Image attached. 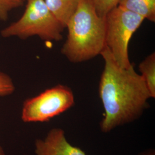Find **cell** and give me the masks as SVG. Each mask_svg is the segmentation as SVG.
Segmentation results:
<instances>
[{
	"instance_id": "cell-1",
	"label": "cell",
	"mask_w": 155,
	"mask_h": 155,
	"mask_svg": "<svg viewBox=\"0 0 155 155\" xmlns=\"http://www.w3.org/2000/svg\"><path fill=\"white\" fill-rule=\"evenodd\" d=\"M105 67L99 85V94L105 110L101 130L109 133L116 127L138 119L151 98L143 78L133 65L124 68L114 61L105 47L101 53Z\"/></svg>"
},
{
	"instance_id": "cell-2",
	"label": "cell",
	"mask_w": 155,
	"mask_h": 155,
	"mask_svg": "<svg viewBox=\"0 0 155 155\" xmlns=\"http://www.w3.org/2000/svg\"><path fill=\"white\" fill-rule=\"evenodd\" d=\"M66 28L68 35L61 53L71 62L89 61L106 47L105 19L98 15L91 0H81Z\"/></svg>"
},
{
	"instance_id": "cell-3",
	"label": "cell",
	"mask_w": 155,
	"mask_h": 155,
	"mask_svg": "<svg viewBox=\"0 0 155 155\" xmlns=\"http://www.w3.org/2000/svg\"><path fill=\"white\" fill-rule=\"evenodd\" d=\"M64 28L50 11L45 0H27L22 16L4 28L1 35L21 39L38 36L45 41H60Z\"/></svg>"
},
{
	"instance_id": "cell-4",
	"label": "cell",
	"mask_w": 155,
	"mask_h": 155,
	"mask_svg": "<svg viewBox=\"0 0 155 155\" xmlns=\"http://www.w3.org/2000/svg\"><path fill=\"white\" fill-rule=\"evenodd\" d=\"M105 19L106 47L119 66L129 68L132 64L128 55L129 43L145 19L119 6L112 9Z\"/></svg>"
},
{
	"instance_id": "cell-5",
	"label": "cell",
	"mask_w": 155,
	"mask_h": 155,
	"mask_svg": "<svg viewBox=\"0 0 155 155\" xmlns=\"http://www.w3.org/2000/svg\"><path fill=\"white\" fill-rule=\"evenodd\" d=\"M72 90L58 84L25 100L22 105L21 118L25 123L45 122L59 116L74 105Z\"/></svg>"
},
{
	"instance_id": "cell-6",
	"label": "cell",
	"mask_w": 155,
	"mask_h": 155,
	"mask_svg": "<svg viewBox=\"0 0 155 155\" xmlns=\"http://www.w3.org/2000/svg\"><path fill=\"white\" fill-rule=\"evenodd\" d=\"M35 155H86L79 147L68 143L64 131L60 127L51 129L43 139L35 143Z\"/></svg>"
},
{
	"instance_id": "cell-7",
	"label": "cell",
	"mask_w": 155,
	"mask_h": 155,
	"mask_svg": "<svg viewBox=\"0 0 155 155\" xmlns=\"http://www.w3.org/2000/svg\"><path fill=\"white\" fill-rule=\"evenodd\" d=\"M80 1L81 0H45L50 11L64 28L77 11Z\"/></svg>"
},
{
	"instance_id": "cell-8",
	"label": "cell",
	"mask_w": 155,
	"mask_h": 155,
	"mask_svg": "<svg viewBox=\"0 0 155 155\" xmlns=\"http://www.w3.org/2000/svg\"><path fill=\"white\" fill-rule=\"evenodd\" d=\"M118 6L144 19L155 21V0H120Z\"/></svg>"
},
{
	"instance_id": "cell-9",
	"label": "cell",
	"mask_w": 155,
	"mask_h": 155,
	"mask_svg": "<svg viewBox=\"0 0 155 155\" xmlns=\"http://www.w3.org/2000/svg\"><path fill=\"white\" fill-rule=\"evenodd\" d=\"M146 86L150 92L151 98L155 97V54L152 53L147 56L139 65Z\"/></svg>"
},
{
	"instance_id": "cell-10",
	"label": "cell",
	"mask_w": 155,
	"mask_h": 155,
	"mask_svg": "<svg viewBox=\"0 0 155 155\" xmlns=\"http://www.w3.org/2000/svg\"><path fill=\"white\" fill-rule=\"evenodd\" d=\"M120 0H91L98 15L105 18L112 9L118 5Z\"/></svg>"
},
{
	"instance_id": "cell-11",
	"label": "cell",
	"mask_w": 155,
	"mask_h": 155,
	"mask_svg": "<svg viewBox=\"0 0 155 155\" xmlns=\"http://www.w3.org/2000/svg\"><path fill=\"white\" fill-rule=\"evenodd\" d=\"M25 0H0V20L6 21L10 12L23 5Z\"/></svg>"
},
{
	"instance_id": "cell-12",
	"label": "cell",
	"mask_w": 155,
	"mask_h": 155,
	"mask_svg": "<svg viewBox=\"0 0 155 155\" xmlns=\"http://www.w3.org/2000/svg\"><path fill=\"white\" fill-rule=\"evenodd\" d=\"M15 91V85L11 77L0 71V97L11 95Z\"/></svg>"
},
{
	"instance_id": "cell-13",
	"label": "cell",
	"mask_w": 155,
	"mask_h": 155,
	"mask_svg": "<svg viewBox=\"0 0 155 155\" xmlns=\"http://www.w3.org/2000/svg\"><path fill=\"white\" fill-rule=\"evenodd\" d=\"M155 155V154L154 151L151 150V151H149V152L148 151L147 152H145V153H143L142 155Z\"/></svg>"
},
{
	"instance_id": "cell-14",
	"label": "cell",
	"mask_w": 155,
	"mask_h": 155,
	"mask_svg": "<svg viewBox=\"0 0 155 155\" xmlns=\"http://www.w3.org/2000/svg\"><path fill=\"white\" fill-rule=\"evenodd\" d=\"M0 155H6L4 150L3 149V148L1 145H0Z\"/></svg>"
}]
</instances>
